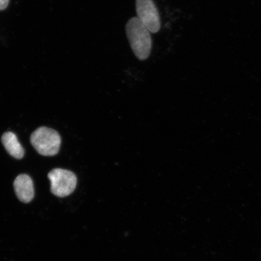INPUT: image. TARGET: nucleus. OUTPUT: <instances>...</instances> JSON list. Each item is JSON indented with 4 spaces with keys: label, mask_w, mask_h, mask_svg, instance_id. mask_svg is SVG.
I'll return each instance as SVG.
<instances>
[{
    "label": "nucleus",
    "mask_w": 261,
    "mask_h": 261,
    "mask_svg": "<svg viewBox=\"0 0 261 261\" xmlns=\"http://www.w3.org/2000/svg\"><path fill=\"white\" fill-rule=\"evenodd\" d=\"M126 33L135 56L140 61L147 60L152 48L151 32L138 17H133L127 22Z\"/></svg>",
    "instance_id": "1"
},
{
    "label": "nucleus",
    "mask_w": 261,
    "mask_h": 261,
    "mask_svg": "<svg viewBox=\"0 0 261 261\" xmlns=\"http://www.w3.org/2000/svg\"><path fill=\"white\" fill-rule=\"evenodd\" d=\"M31 142L39 154L54 156L60 151L61 139L57 130L42 126L32 134Z\"/></svg>",
    "instance_id": "2"
},
{
    "label": "nucleus",
    "mask_w": 261,
    "mask_h": 261,
    "mask_svg": "<svg viewBox=\"0 0 261 261\" xmlns=\"http://www.w3.org/2000/svg\"><path fill=\"white\" fill-rule=\"evenodd\" d=\"M51 193L58 197H65L73 193L77 185V177L73 172L56 168L48 174Z\"/></svg>",
    "instance_id": "3"
},
{
    "label": "nucleus",
    "mask_w": 261,
    "mask_h": 261,
    "mask_svg": "<svg viewBox=\"0 0 261 261\" xmlns=\"http://www.w3.org/2000/svg\"><path fill=\"white\" fill-rule=\"evenodd\" d=\"M136 8L138 18L150 32L158 33L161 27V18L152 0H136Z\"/></svg>",
    "instance_id": "4"
},
{
    "label": "nucleus",
    "mask_w": 261,
    "mask_h": 261,
    "mask_svg": "<svg viewBox=\"0 0 261 261\" xmlns=\"http://www.w3.org/2000/svg\"><path fill=\"white\" fill-rule=\"evenodd\" d=\"M14 187L16 196L22 203H30L34 198V182L27 174L19 175L15 179Z\"/></svg>",
    "instance_id": "5"
},
{
    "label": "nucleus",
    "mask_w": 261,
    "mask_h": 261,
    "mask_svg": "<svg viewBox=\"0 0 261 261\" xmlns=\"http://www.w3.org/2000/svg\"><path fill=\"white\" fill-rule=\"evenodd\" d=\"M2 142L9 154L16 159H21L24 155V150L14 133L6 132L2 136Z\"/></svg>",
    "instance_id": "6"
},
{
    "label": "nucleus",
    "mask_w": 261,
    "mask_h": 261,
    "mask_svg": "<svg viewBox=\"0 0 261 261\" xmlns=\"http://www.w3.org/2000/svg\"><path fill=\"white\" fill-rule=\"evenodd\" d=\"M9 0H0V11L5 9L8 7Z\"/></svg>",
    "instance_id": "7"
}]
</instances>
